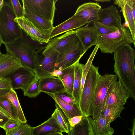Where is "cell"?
<instances>
[{
  "label": "cell",
  "instance_id": "cell-21",
  "mask_svg": "<svg viewBox=\"0 0 135 135\" xmlns=\"http://www.w3.org/2000/svg\"><path fill=\"white\" fill-rule=\"evenodd\" d=\"M56 132H62L61 128L53 116L36 127H32V135H46Z\"/></svg>",
  "mask_w": 135,
  "mask_h": 135
},
{
  "label": "cell",
  "instance_id": "cell-45",
  "mask_svg": "<svg viewBox=\"0 0 135 135\" xmlns=\"http://www.w3.org/2000/svg\"><path fill=\"white\" fill-rule=\"evenodd\" d=\"M132 132V135H135V118L133 119V125L132 129L131 130Z\"/></svg>",
  "mask_w": 135,
  "mask_h": 135
},
{
  "label": "cell",
  "instance_id": "cell-8",
  "mask_svg": "<svg viewBox=\"0 0 135 135\" xmlns=\"http://www.w3.org/2000/svg\"><path fill=\"white\" fill-rule=\"evenodd\" d=\"M23 8L53 23L57 0H22Z\"/></svg>",
  "mask_w": 135,
  "mask_h": 135
},
{
  "label": "cell",
  "instance_id": "cell-44",
  "mask_svg": "<svg viewBox=\"0 0 135 135\" xmlns=\"http://www.w3.org/2000/svg\"><path fill=\"white\" fill-rule=\"evenodd\" d=\"M11 90L7 89H0V97L7 94Z\"/></svg>",
  "mask_w": 135,
  "mask_h": 135
},
{
  "label": "cell",
  "instance_id": "cell-48",
  "mask_svg": "<svg viewBox=\"0 0 135 135\" xmlns=\"http://www.w3.org/2000/svg\"><path fill=\"white\" fill-rule=\"evenodd\" d=\"M94 1L97 2H110L111 1L110 0H94Z\"/></svg>",
  "mask_w": 135,
  "mask_h": 135
},
{
  "label": "cell",
  "instance_id": "cell-18",
  "mask_svg": "<svg viewBox=\"0 0 135 135\" xmlns=\"http://www.w3.org/2000/svg\"><path fill=\"white\" fill-rule=\"evenodd\" d=\"M76 34L83 46L84 53L93 45H95L98 35L93 26L81 27L75 30Z\"/></svg>",
  "mask_w": 135,
  "mask_h": 135
},
{
  "label": "cell",
  "instance_id": "cell-4",
  "mask_svg": "<svg viewBox=\"0 0 135 135\" xmlns=\"http://www.w3.org/2000/svg\"><path fill=\"white\" fill-rule=\"evenodd\" d=\"M135 43L129 28L124 24L114 32L98 35L95 45H98L103 53L113 54L124 44L133 43L135 46Z\"/></svg>",
  "mask_w": 135,
  "mask_h": 135
},
{
  "label": "cell",
  "instance_id": "cell-41",
  "mask_svg": "<svg viewBox=\"0 0 135 135\" xmlns=\"http://www.w3.org/2000/svg\"><path fill=\"white\" fill-rule=\"evenodd\" d=\"M126 1L131 7L133 17L135 19V0H126Z\"/></svg>",
  "mask_w": 135,
  "mask_h": 135
},
{
  "label": "cell",
  "instance_id": "cell-23",
  "mask_svg": "<svg viewBox=\"0 0 135 135\" xmlns=\"http://www.w3.org/2000/svg\"><path fill=\"white\" fill-rule=\"evenodd\" d=\"M92 118L83 117L81 122L74 127H69L68 135H94Z\"/></svg>",
  "mask_w": 135,
  "mask_h": 135
},
{
  "label": "cell",
  "instance_id": "cell-29",
  "mask_svg": "<svg viewBox=\"0 0 135 135\" xmlns=\"http://www.w3.org/2000/svg\"><path fill=\"white\" fill-rule=\"evenodd\" d=\"M9 99L13 104L16 110L18 119L23 123L27 122L20 105L16 92L13 89L7 94L0 97Z\"/></svg>",
  "mask_w": 135,
  "mask_h": 135
},
{
  "label": "cell",
  "instance_id": "cell-22",
  "mask_svg": "<svg viewBox=\"0 0 135 135\" xmlns=\"http://www.w3.org/2000/svg\"><path fill=\"white\" fill-rule=\"evenodd\" d=\"M46 93L54 100L56 104L63 112L68 121L74 117L82 116L78 104H71L66 103L60 99L55 94L47 93Z\"/></svg>",
  "mask_w": 135,
  "mask_h": 135
},
{
  "label": "cell",
  "instance_id": "cell-17",
  "mask_svg": "<svg viewBox=\"0 0 135 135\" xmlns=\"http://www.w3.org/2000/svg\"><path fill=\"white\" fill-rule=\"evenodd\" d=\"M101 8L97 2L86 3L79 7L74 15L86 20L88 23L93 22L98 19V12Z\"/></svg>",
  "mask_w": 135,
  "mask_h": 135
},
{
  "label": "cell",
  "instance_id": "cell-20",
  "mask_svg": "<svg viewBox=\"0 0 135 135\" xmlns=\"http://www.w3.org/2000/svg\"><path fill=\"white\" fill-rule=\"evenodd\" d=\"M114 3L121 8L125 21V24L129 28L135 42V19L131 7L127 3L126 0H115Z\"/></svg>",
  "mask_w": 135,
  "mask_h": 135
},
{
  "label": "cell",
  "instance_id": "cell-26",
  "mask_svg": "<svg viewBox=\"0 0 135 135\" xmlns=\"http://www.w3.org/2000/svg\"><path fill=\"white\" fill-rule=\"evenodd\" d=\"M94 135H113V128L108 125L105 119L101 115L95 120H91Z\"/></svg>",
  "mask_w": 135,
  "mask_h": 135
},
{
  "label": "cell",
  "instance_id": "cell-31",
  "mask_svg": "<svg viewBox=\"0 0 135 135\" xmlns=\"http://www.w3.org/2000/svg\"><path fill=\"white\" fill-rule=\"evenodd\" d=\"M0 105L10 118L18 119L16 109L13 104L9 99L0 97Z\"/></svg>",
  "mask_w": 135,
  "mask_h": 135
},
{
  "label": "cell",
  "instance_id": "cell-46",
  "mask_svg": "<svg viewBox=\"0 0 135 135\" xmlns=\"http://www.w3.org/2000/svg\"><path fill=\"white\" fill-rule=\"evenodd\" d=\"M46 135H63V134L62 133V132H56Z\"/></svg>",
  "mask_w": 135,
  "mask_h": 135
},
{
  "label": "cell",
  "instance_id": "cell-16",
  "mask_svg": "<svg viewBox=\"0 0 135 135\" xmlns=\"http://www.w3.org/2000/svg\"><path fill=\"white\" fill-rule=\"evenodd\" d=\"M87 23V21L74 15L67 20L54 27L50 38V39L64 32L80 28Z\"/></svg>",
  "mask_w": 135,
  "mask_h": 135
},
{
  "label": "cell",
  "instance_id": "cell-25",
  "mask_svg": "<svg viewBox=\"0 0 135 135\" xmlns=\"http://www.w3.org/2000/svg\"><path fill=\"white\" fill-rule=\"evenodd\" d=\"M23 16L28 19L38 28L45 31L52 30L54 27L53 23L37 16L27 9L23 8Z\"/></svg>",
  "mask_w": 135,
  "mask_h": 135
},
{
  "label": "cell",
  "instance_id": "cell-9",
  "mask_svg": "<svg viewBox=\"0 0 135 135\" xmlns=\"http://www.w3.org/2000/svg\"><path fill=\"white\" fill-rule=\"evenodd\" d=\"M14 20L22 30L33 41L42 44L48 43L50 40V36L52 30L45 31L41 30L23 16L15 17Z\"/></svg>",
  "mask_w": 135,
  "mask_h": 135
},
{
  "label": "cell",
  "instance_id": "cell-40",
  "mask_svg": "<svg viewBox=\"0 0 135 135\" xmlns=\"http://www.w3.org/2000/svg\"><path fill=\"white\" fill-rule=\"evenodd\" d=\"M82 115L74 117L68 120L69 127H73L79 123L83 117Z\"/></svg>",
  "mask_w": 135,
  "mask_h": 135
},
{
  "label": "cell",
  "instance_id": "cell-10",
  "mask_svg": "<svg viewBox=\"0 0 135 135\" xmlns=\"http://www.w3.org/2000/svg\"><path fill=\"white\" fill-rule=\"evenodd\" d=\"M58 54L56 51L42 52L43 56L41 57L39 56L35 72L38 78L54 76Z\"/></svg>",
  "mask_w": 135,
  "mask_h": 135
},
{
  "label": "cell",
  "instance_id": "cell-15",
  "mask_svg": "<svg viewBox=\"0 0 135 135\" xmlns=\"http://www.w3.org/2000/svg\"><path fill=\"white\" fill-rule=\"evenodd\" d=\"M22 67L18 58L7 52L5 54L0 52V78L8 77Z\"/></svg>",
  "mask_w": 135,
  "mask_h": 135
},
{
  "label": "cell",
  "instance_id": "cell-12",
  "mask_svg": "<svg viewBox=\"0 0 135 135\" xmlns=\"http://www.w3.org/2000/svg\"><path fill=\"white\" fill-rule=\"evenodd\" d=\"M129 97L128 91L120 81H117L107 95L104 108L112 105L123 106Z\"/></svg>",
  "mask_w": 135,
  "mask_h": 135
},
{
  "label": "cell",
  "instance_id": "cell-32",
  "mask_svg": "<svg viewBox=\"0 0 135 135\" xmlns=\"http://www.w3.org/2000/svg\"><path fill=\"white\" fill-rule=\"evenodd\" d=\"M40 79L37 77L23 92L25 96L34 98L36 97L40 94L41 92L39 86Z\"/></svg>",
  "mask_w": 135,
  "mask_h": 135
},
{
  "label": "cell",
  "instance_id": "cell-47",
  "mask_svg": "<svg viewBox=\"0 0 135 135\" xmlns=\"http://www.w3.org/2000/svg\"><path fill=\"white\" fill-rule=\"evenodd\" d=\"M4 1L0 0V10L3 7L4 3Z\"/></svg>",
  "mask_w": 135,
  "mask_h": 135
},
{
  "label": "cell",
  "instance_id": "cell-14",
  "mask_svg": "<svg viewBox=\"0 0 135 135\" xmlns=\"http://www.w3.org/2000/svg\"><path fill=\"white\" fill-rule=\"evenodd\" d=\"M98 19L95 21L119 29L122 28L121 17L119 11L113 5L101 8L99 11Z\"/></svg>",
  "mask_w": 135,
  "mask_h": 135
},
{
  "label": "cell",
  "instance_id": "cell-49",
  "mask_svg": "<svg viewBox=\"0 0 135 135\" xmlns=\"http://www.w3.org/2000/svg\"><path fill=\"white\" fill-rule=\"evenodd\" d=\"M1 52V50H0V52Z\"/></svg>",
  "mask_w": 135,
  "mask_h": 135
},
{
  "label": "cell",
  "instance_id": "cell-28",
  "mask_svg": "<svg viewBox=\"0 0 135 135\" xmlns=\"http://www.w3.org/2000/svg\"><path fill=\"white\" fill-rule=\"evenodd\" d=\"M124 109L123 106L112 105L105 107L101 115L105 120L107 124H110L117 118L120 117L121 113Z\"/></svg>",
  "mask_w": 135,
  "mask_h": 135
},
{
  "label": "cell",
  "instance_id": "cell-43",
  "mask_svg": "<svg viewBox=\"0 0 135 135\" xmlns=\"http://www.w3.org/2000/svg\"><path fill=\"white\" fill-rule=\"evenodd\" d=\"M0 115L4 117L9 118H11L6 111L0 105Z\"/></svg>",
  "mask_w": 135,
  "mask_h": 135
},
{
  "label": "cell",
  "instance_id": "cell-37",
  "mask_svg": "<svg viewBox=\"0 0 135 135\" xmlns=\"http://www.w3.org/2000/svg\"><path fill=\"white\" fill-rule=\"evenodd\" d=\"M55 94L60 99L65 102L71 104L78 105L72 94L66 90Z\"/></svg>",
  "mask_w": 135,
  "mask_h": 135
},
{
  "label": "cell",
  "instance_id": "cell-7",
  "mask_svg": "<svg viewBox=\"0 0 135 135\" xmlns=\"http://www.w3.org/2000/svg\"><path fill=\"white\" fill-rule=\"evenodd\" d=\"M85 53L79 38L69 46L58 52L54 76H56L59 72L79 61Z\"/></svg>",
  "mask_w": 135,
  "mask_h": 135
},
{
  "label": "cell",
  "instance_id": "cell-36",
  "mask_svg": "<svg viewBox=\"0 0 135 135\" xmlns=\"http://www.w3.org/2000/svg\"><path fill=\"white\" fill-rule=\"evenodd\" d=\"M8 1L16 17H19L23 16V8L19 0H9Z\"/></svg>",
  "mask_w": 135,
  "mask_h": 135
},
{
  "label": "cell",
  "instance_id": "cell-42",
  "mask_svg": "<svg viewBox=\"0 0 135 135\" xmlns=\"http://www.w3.org/2000/svg\"><path fill=\"white\" fill-rule=\"evenodd\" d=\"M9 119L0 115V127L3 128L5 123Z\"/></svg>",
  "mask_w": 135,
  "mask_h": 135
},
{
  "label": "cell",
  "instance_id": "cell-35",
  "mask_svg": "<svg viewBox=\"0 0 135 135\" xmlns=\"http://www.w3.org/2000/svg\"><path fill=\"white\" fill-rule=\"evenodd\" d=\"M98 48V45H96L95 47L90 55L87 63L85 65H84L83 67V74L81 80V91L83 89L87 73L92 64V61Z\"/></svg>",
  "mask_w": 135,
  "mask_h": 135
},
{
  "label": "cell",
  "instance_id": "cell-11",
  "mask_svg": "<svg viewBox=\"0 0 135 135\" xmlns=\"http://www.w3.org/2000/svg\"><path fill=\"white\" fill-rule=\"evenodd\" d=\"M8 77L11 80L13 89H20L24 92L37 76L32 70L22 67Z\"/></svg>",
  "mask_w": 135,
  "mask_h": 135
},
{
  "label": "cell",
  "instance_id": "cell-3",
  "mask_svg": "<svg viewBox=\"0 0 135 135\" xmlns=\"http://www.w3.org/2000/svg\"><path fill=\"white\" fill-rule=\"evenodd\" d=\"M15 17L8 1H4L0 10V50L2 44H9L23 37L22 30L14 20Z\"/></svg>",
  "mask_w": 135,
  "mask_h": 135
},
{
  "label": "cell",
  "instance_id": "cell-19",
  "mask_svg": "<svg viewBox=\"0 0 135 135\" xmlns=\"http://www.w3.org/2000/svg\"><path fill=\"white\" fill-rule=\"evenodd\" d=\"M39 86L41 92L55 94L65 90L61 80L58 77L51 76L40 79Z\"/></svg>",
  "mask_w": 135,
  "mask_h": 135
},
{
  "label": "cell",
  "instance_id": "cell-30",
  "mask_svg": "<svg viewBox=\"0 0 135 135\" xmlns=\"http://www.w3.org/2000/svg\"><path fill=\"white\" fill-rule=\"evenodd\" d=\"M55 106L56 108L51 115L56 119L62 129L63 132L68 133L69 127L68 119L61 109L56 104Z\"/></svg>",
  "mask_w": 135,
  "mask_h": 135
},
{
  "label": "cell",
  "instance_id": "cell-2",
  "mask_svg": "<svg viewBox=\"0 0 135 135\" xmlns=\"http://www.w3.org/2000/svg\"><path fill=\"white\" fill-rule=\"evenodd\" d=\"M4 46L6 52L18 58L23 67L30 69L35 73L38 54L45 47L35 46L23 36Z\"/></svg>",
  "mask_w": 135,
  "mask_h": 135
},
{
  "label": "cell",
  "instance_id": "cell-6",
  "mask_svg": "<svg viewBox=\"0 0 135 135\" xmlns=\"http://www.w3.org/2000/svg\"><path fill=\"white\" fill-rule=\"evenodd\" d=\"M99 67L92 64L87 73L81 91L79 105L83 117L91 115L94 91L99 76Z\"/></svg>",
  "mask_w": 135,
  "mask_h": 135
},
{
  "label": "cell",
  "instance_id": "cell-1",
  "mask_svg": "<svg viewBox=\"0 0 135 135\" xmlns=\"http://www.w3.org/2000/svg\"><path fill=\"white\" fill-rule=\"evenodd\" d=\"M135 51L129 44H124L114 52V72L135 100Z\"/></svg>",
  "mask_w": 135,
  "mask_h": 135
},
{
  "label": "cell",
  "instance_id": "cell-38",
  "mask_svg": "<svg viewBox=\"0 0 135 135\" xmlns=\"http://www.w3.org/2000/svg\"><path fill=\"white\" fill-rule=\"evenodd\" d=\"M22 123L18 119L9 118L5 123L3 129L7 133L18 127Z\"/></svg>",
  "mask_w": 135,
  "mask_h": 135
},
{
  "label": "cell",
  "instance_id": "cell-39",
  "mask_svg": "<svg viewBox=\"0 0 135 135\" xmlns=\"http://www.w3.org/2000/svg\"><path fill=\"white\" fill-rule=\"evenodd\" d=\"M4 89L11 90L13 89L12 81L8 77L0 78V89Z\"/></svg>",
  "mask_w": 135,
  "mask_h": 135
},
{
  "label": "cell",
  "instance_id": "cell-13",
  "mask_svg": "<svg viewBox=\"0 0 135 135\" xmlns=\"http://www.w3.org/2000/svg\"><path fill=\"white\" fill-rule=\"evenodd\" d=\"M78 39L75 30L67 32L60 36L50 40L42 52L56 51L59 52Z\"/></svg>",
  "mask_w": 135,
  "mask_h": 135
},
{
  "label": "cell",
  "instance_id": "cell-24",
  "mask_svg": "<svg viewBox=\"0 0 135 135\" xmlns=\"http://www.w3.org/2000/svg\"><path fill=\"white\" fill-rule=\"evenodd\" d=\"M75 64L59 72L56 76L62 81L65 90L72 94L74 77Z\"/></svg>",
  "mask_w": 135,
  "mask_h": 135
},
{
  "label": "cell",
  "instance_id": "cell-34",
  "mask_svg": "<svg viewBox=\"0 0 135 135\" xmlns=\"http://www.w3.org/2000/svg\"><path fill=\"white\" fill-rule=\"evenodd\" d=\"M93 23V27L98 35L107 34L114 32L118 29L97 22H94Z\"/></svg>",
  "mask_w": 135,
  "mask_h": 135
},
{
  "label": "cell",
  "instance_id": "cell-27",
  "mask_svg": "<svg viewBox=\"0 0 135 135\" xmlns=\"http://www.w3.org/2000/svg\"><path fill=\"white\" fill-rule=\"evenodd\" d=\"M84 64L79 61L75 64V74L72 95L78 103L79 102L81 93V80Z\"/></svg>",
  "mask_w": 135,
  "mask_h": 135
},
{
  "label": "cell",
  "instance_id": "cell-5",
  "mask_svg": "<svg viewBox=\"0 0 135 135\" xmlns=\"http://www.w3.org/2000/svg\"><path fill=\"white\" fill-rule=\"evenodd\" d=\"M116 74L100 75L95 87L91 107V116L93 120L98 119L105 107L107 95L117 81Z\"/></svg>",
  "mask_w": 135,
  "mask_h": 135
},
{
  "label": "cell",
  "instance_id": "cell-33",
  "mask_svg": "<svg viewBox=\"0 0 135 135\" xmlns=\"http://www.w3.org/2000/svg\"><path fill=\"white\" fill-rule=\"evenodd\" d=\"M32 127L26 123H22L18 127L6 133V135H32Z\"/></svg>",
  "mask_w": 135,
  "mask_h": 135
}]
</instances>
